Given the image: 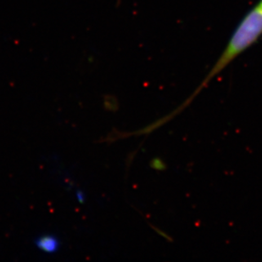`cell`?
Masks as SVG:
<instances>
[{"label":"cell","instance_id":"obj_2","mask_svg":"<svg viewBox=\"0 0 262 262\" xmlns=\"http://www.w3.org/2000/svg\"><path fill=\"white\" fill-rule=\"evenodd\" d=\"M34 244L40 250L48 254H55L60 247V242L55 235L43 234L34 240Z\"/></svg>","mask_w":262,"mask_h":262},{"label":"cell","instance_id":"obj_3","mask_svg":"<svg viewBox=\"0 0 262 262\" xmlns=\"http://www.w3.org/2000/svg\"><path fill=\"white\" fill-rule=\"evenodd\" d=\"M151 166L152 168L156 169V170H165L166 166V164L164 163L163 161H161V159H154L153 161H151Z\"/></svg>","mask_w":262,"mask_h":262},{"label":"cell","instance_id":"obj_5","mask_svg":"<svg viewBox=\"0 0 262 262\" xmlns=\"http://www.w3.org/2000/svg\"><path fill=\"white\" fill-rule=\"evenodd\" d=\"M259 5H260V6H261L262 7V0L261 1H260V4H259Z\"/></svg>","mask_w":262,"mask_h":262},{"label":"cell","instance_id":"obj_4","mask_svg":"<svg viewBox=\"0 0 262 262\" xmlns=\"http://www.w3.org/2000/svg\"><path fill=\"white\" fill-rule=\"evenodd\" d=\"M77 200L79 201L80 203H83L85 200L84 193L82 191H77Z\"/></svg>","mask_w":262,"mask_h":262},{"label":"cell","instance_id":"obj_1","mask_svg":"<svg viewBox=\"0 0 262 262\" xmlns=\"http://www.w3.org/2000/svg\"><path fill=\"white\" fill-rule=\"evenodd\" d=\"M262 34V7L258 5L248 13V15L244 18L237 30L235 31L233 36L229 40L227 47L221 55L217 61L211 68L205 79L202 81L200 86L196 89L195 91L191 94L189 98L186 99L183 104L176 108L175 111L166 115V117L159 120L158 123L160 126L166 124L169 121H171L174 117L180 114L181 112L184 111L189 104L193 102L195 97L198 96L205 87L211 80L217 76L219 73L223 72L228 64L232 63L238 55H241L244 51L250 47L254 42L257 41L258 38Z\"/></svg>","mask_w":262,"mask_h":262}]
</instances>
